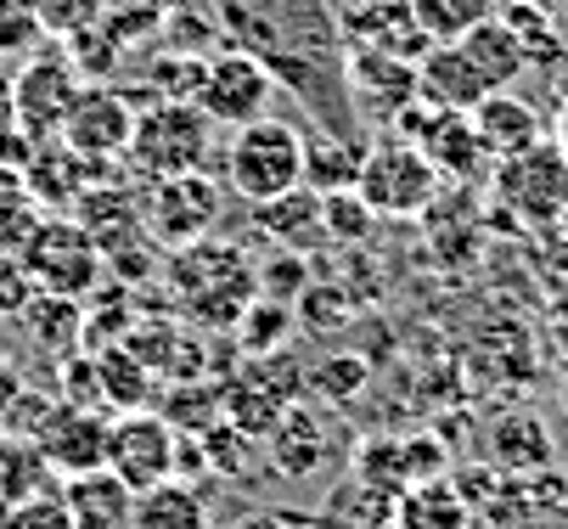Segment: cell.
<instances>
[{"label":"cell","instance_id":"6da1fadb","mask_svg":"<svg viewBox=\"0 0 568 529\" xmlns=\"http://www.w3.org/2000/svg\"><path fill=\"white\" fill-rule=\"evenodd\" d=\"M214 23L225 45L271 68L276 91H287L315 130L366 141L344 85L349 51L338 34L333 0H214Z\"/></svg>","mask_w":568,"mask_h":529},{"label":"cell","instance_id":"7a4b0ae2","mask_svg":"<svg viewBox=\"0 0 568 529\" xmlns=\"http://www.w3.org/2000/svg\"><path fill=\"white\" fill-rule=\"evenodd\" d=\"M220 175L236 197L248 203H271L293 186H304V130L287 119H260L231 130L225 153H220Z\"/></svg>","mask_w":568,"mask_h":529},{"label":"cell","instance_id":"3957f363","mask_svg":"<svg viewBox=\"0 0 568 529\" xmlns=\"http://www.w3.org/2000/svg\"><path fill=\"white\" fill-rule=\"evenodd\" d=\"M130 170L146 181H170V175H197L214 159V124L203 119L197 102H146L135 113L130 135Z\"/></svg>","mask_w":568,"mask_h":529},{"label":"cell","instance_id":"277c9868","mask_svg":"<svg viewBox=\"0 0 568 529\" xmlns=\"http://www.w3.org/2000/svg\"><path fill=\"white\" fill-rule=\"evenodd\" d=\"M355 192H361V203H366L377 220H417V214H428L434 197H439V170L423 159V146L388 135V141L366 146L361 175H355Z\"/></svg>","mask_w":568,"mask_h":529},{"label":"cell","instance_id":"5b68a950","mask_svg":"<svg viewBox=\"0 0 568 529\" xmlns=\"http://www.w3.org/2000/svg\"><path fill=\"white\" fill-rule=\"evenodd\" d=\"M203 119L214 130H242V124H260L271 119V102H276V80L271 68L254 62L248 51L236 45H220L209 62H203V80H197V96Z\"/></svg>","mask_w":568,"mask_h":529},{"label":"cell","instance_id":"8992f818","mask_svg":"<svg viewBox=\"0 0 568 529\" xmlns=\"http://www.w3.org/2000/svg\"><path fill=\"white\" fill-rule=\"evenodd\" d=\"M18 254H23L18 265L29 271V282H34L40 293H57V298L91 293L97 276H102V248H97V237L85 232V225L62 220V214H57V220H40Z\"/></svg>","mask_w":568,"mask_h":529},{"label":"cell","instance_id":"52a82bcc","mask_svg":"<svg viewBox=\"0 0 568 529\" xmlns=\"http://www.w3.org/2000/svg\"><path fill=\"white\" fill-rule=\"evenodd\" d=\"M394 135L412 141V146H423V159L439 170V181H478V175L496 170L467 113H445V108L412 102V108L394 119Z\"/></svg>","mask_w":568,"mask_h":529},{"label":"cell","instance_id":"ba28073f","mask_svg":"<svg viewBox=\"0 0 568 529\" xmlns=\"http://www.w3.org/2000/svg\"><path fill=\"white\" fill-rule=\"evenodd\" d=\"M135 102L119 91V85H85L73 96L57 141L68 146L73 159H85V164H113L130 153V135H135Z\"/></svg>","mask_w":568,"mask_h":529},{"label":"cell","instance_id":"9c48e42d","mask_svg":"<svg viewBox=\"0 0 568 529\" xmlns=\"http://www.w3.org/2000/svg\"><path fill=\"white\" fill-rule=\"evenodd\" d=\"M496 197L513 214L535 220V225L562 220L568 214V153H562L557 141H535L529 153L501 159L496 164Z\"/></svg>","mask_w":568,"mask_h":529},{"label":"cell","instance_id":"30bf717a","mask_svg":"<svg viewBox=\"0 0 568 529\" xmlns=\"http://www.w3.org/2000/svg\"><path fill=\"white\" fill-rule=\"evenodd\" d=\"M175 445H181V434H175L164 417L124 411L119 423H108L102 468H108L124 490H152L158 479H175Z\"/></svg>","mask_w":568,"mask_h":529},{"label":"cell","instance_id":"8fae6325","mask_svg":"<svg viewBox=\"0 0 568 529\" xmlns=\"http://www.w3.org/2000/svg\"><path fill=\"white\" fill-rule=\"evenodd\" d=\"M79 91H85V80L68 62V51H29V62L12 73V124H23L34 141H51Z\"/></svg>","mask_w":568,"mask_h":529},{"label":"cell","instance_id":"7c38bea8","mask_svg":"<svg viewBox=\"0 0 568 529\" xmlns=\"http://www.w3.org/2000/svg\"><path fill=\"white\" fill-rule=\"evenodd\" d=\"M344 85H349V108H355L361 130H394V119L405 108L423 102L417 96V62L383 57V51H349Z\"/></svg>","mask_w":568,"mask_h":529},{"label":"cell","instance_id":"4fadbf2b","mask_svg":"<svg viewBox=\"0 0 568 529\" xmlns=\"http://www.w3.org/2000/svg\"><path fill=\"white\" fill-rule=\"evenodd\" d=\"M220 203H225V192L203 170L197 175L152 181V192H146V232L158 243H170V248H192V243H203L214 232Z\"/></svg>","mask_w":568,"mask_h":529},{"label":"cell","instance_id":"5bb4252c","mask_svg":"<svg viewBox=\"0 0 568 529\" xmlns=\"http://www.w3.org/2000/svg\"><path fill=\"white\" fill-rule=\"evenodd\" d=\"M333 12H338L344 51H383V57L423 62L428 45H434L412 18V0H344Z\"/></svg>","mask_w":568,"mask_h":529},{"label":"cell","instance_id":"9a60e30c","mask_svg":"<svg viewBox=\"0 0 568 529\" xmlns=\"http://www.w3.org/2000/svg\"><path fill=\"white\" fill-rule=\"evenodd\" d=\"M102 450H108V423L91 406H57L40 428V457L51 468L73 474H97L102 468Z\"/></svg>","mask_w":568,"mask_h":529},{"label":"cell","instance_id":"2e32d148","mask_svg":"<svg viewBox=\"0 0 568 529\" xmlns=\"http://www.w3.org/2000/svg\"><path fill=\"white\" fill-rule=\"evenodd\" d=\"M467 119H473V130H478V141H484V153H490V164L518 159V153H529L535 141H546L540 108L524 102L518 91H490Z\"/></svg>","mask_w":568,"mask_h":529},{"label":"cell","instance_id":"e0dca14e","mask_svg":"<svg viewBox=\"0 0 568 529\" xmlns=\"http://www.w3.org/2000/svg\"><path fill=\"white\" fill-rule=\"evenodd\" d=\"M417 96L428 108H445V113H473L484 96H490V85L473 73L462 45H428V57L417 62Z\"/></svg>","mask_w":568,"mask_h":529},{"label":"cell","instance_id":"ac0fdd59","mask_svg":"<svg viewBox=\"0 0 568 529\" xmlns=\"http://www.w3.org/2000/svg\"><path fill=\"white\" fill-rule=\"evenodd\" d=\"M130 507H135V490H124L108 468L73 474L62 490V512L73 529H130Z\"/></svg>","mask_w":568,"mask_h":529},{"label":"cell","instance_id":"d6986e66","mask_svg":"<svg viewBox=\"0 0 568 529\" xmlns=\"http://www.w3.org/2000/svg\"><path fill=\"white\" fill-rule=\"evenodd\" d=\"M271 468L282 479H310L321 462H327V434H321V417L310 406H287L276 423H271Z\"/></svg>","mask_w":568,"mask_h":529},{"label":"cell","instance_id":"ffe728a7","mask_svg":"<svg viewBox=\"0 0 568 529\" xmlns=\"http://www.w3.org/2000/svg\"><path fill=\"white\" fill-rule=\"evenodd\" d=\"M450 45H462V57L473 62V73L490 91H513L518 80H524V68H529V57H524V45H518V34L501 23V12L490 18V23H478L473 34H462V40H450Z\"/></svg>","mask_w":568,"mask_h":529},{"label":"cell","instance_id":"44dd1931","mask_svg":"<svg viewBox=\"0 0 568 529\" xmlns=\"http://www.w3.org/2000/svg\"><path fill=\"white\" fill-rule=\"evenodd\" d=\"M254 220L276 237L282 254H310L315 243H327V225H321V197L310 186H293L271 203H254Z\"/></svg>","mask_w":568,"mask_h":529},{"label":"cell","instance_id":"7402d4cb","mask_svg":"<svg viewBox=\"0 0 568 529\" xmlns=\"http://www.w3.org/2000/svg\"><path fill=\"white\" fill-rule=\"evenodd\" d=\"M209 523V496L192 479H158L152 490H135L130 529H203Z\"/></svg>","mask_w":568,"mask_h":529},{"label":"cell","instance_id":"603a6c76","mask_svg":"<svg viewBox=\"0 0 568 529\" xmlns=\"http://www.w3.org/2000/svg\"><path fill=\"white\" fill-rule=\"evenodd\" d=\"M361 159H366V141L310 130V135H304V186H310L315 197H327V192H355Z\"/></svg>","mask_w":568,"mask_h":529},{"label":"cell","instance_id":"cb8c5ba5","mask_svg":"<svg viewBox=\"0 0 568 529\" xmlns=\"http://www.w3.org/2000/svg\"><path fill=\"white\" fill-rule=\"evenodd\" d=\"M490 457L501 474H540L551 468V428L535 411H507L490 428Z\"/></svg>","mask_w":568,"mask_h":529},{"label":"cell","instance_id":"d4e9b609","mask_svg":"<svg viewBox=\"0 0 568 529\" xmlns=\"http://www.w3.org/2000/svg\"><path fill=\"white\" fill-rule=\"evenodd\" d=\"M388 529H467V501L456 496V485H412L399 496V512Z\"/></svg>","mask_w":568,"mask_h":529},{"label":"cell","instance_id":"484cf974","mask_svg":"<svg viewBox=\"0 0 568 529\" xmlns=\"http://www.w3.org/2000/svg\"><path fill=\"white\" fill-rule=\"evenodd\" d=\"M501 12V0H412V18L434 45H450L462 34H473L478 23H490Z\"/></svg>","mask_w":568,"mask_h":529},{"label":"cell","instance_id":"4316f807","mask_svg":"<svg viewBox=\"0 0 568 529\" xmlns=\"http://www.w3.org/2000/svg\"><path fill=\"white\" fill-rule=\"evenodd\" d=\"M287 327H293L287 305H271V298H254V305L236 316V344L248 349V355H276V349H282V338H287Z\"/></svg>","mask_w":568,"mask_h":529},{"label":"cell","instance_id":"83f0119b","mask_svg":"<svg viewBox=\"0 0 568 529\" xmlns=\"http://www.w3.org/2000/svg\"><path fill=\"white\" fill-rule=\"evenodd\" d=\"M321 225H327V243H366L377 214L361 203V192H327L321 197Z\"/></svg>","mask_w":568,"mask_h":529},{"label":"cell","instance_id":"f1b7e54d","mask_svg":"<svg viewBox=\"0 0 568 529\" xmlns=\"http://www.w3.org/2000/svg\"><path fill=\"white\" fill-rule=\"evenodd\" d=\"M23 322L34 327V338H45L57 349H68L79 338V305L73 298H57V293H34L23 305Z\"/></svg>","mask_w":568,"mask_h":529},{"label":"cell","instance_id":"f546056e","mask_svg":"<svg viewBox=\"0 0 568 529\" xmlns=\"http://www.w3.org/2000/svg\"><path fill=\"white\" fill-rule=\"evenodd\" d=\"M34 12H40L45 40H73L108 18V0H34Z\"/></svg>","mask_w":568,"mask_h":529},{"label":"cell","instance_id":"4dcf8cb0","mask_svg":"<svg viewBox=\"0 0 568 529\" xmlns=\"http://www.w3.org/2000/svg\"><path fill=\"white\" fill-rule=\"evenodd\" d=\"M45 29H40V12L34 0H0V57H29L40 51Z\"/></svg>","mask_w":568,"mask_h":529},{"label":"cell","instance_id":"1f68e13d","mask_svg":"<svg viewBox=\"0 0 568 529\" xmlns=\"http://www.w3.org/2000/svg\"><path fill=\"white\" fill-rule=\"evenodd\" d=\"M361 384H366V360H361V355H327V360L315 366V389L327 395L333 406L349 400Z\"/></svg>","mask_w":568,"mask_h":529},{"label":"cell","instance_id":"d6a6232c","mask_svg":"<svg viewBox=\"0 0 568 529\" xmlns=\"http://www.w3.org/2000/svg\"><path fill=\"white\" fill-rule=\"evenodd\" d=\"M34 153H40V141H34L23 124H0V170L23 175V170L34 164Z\"/></svg>","mask_w":568,"mask_h":529},{"label":"cell","instance_id":"836d02e7","mask_svg":"<svg viewBox=\"0 0 568 529\" xmlns=\"http://www.w3.org/2000/svg\"><path fill=\"white\" fill-rule=\"evenodd\" d=\"M40 287L29 282L23 265H0V316H23V305L34 298Z\"/></svg>","mask_w":568,"mask_h":529},{"label":"cell","instance_id":"e575fe53","mask_svg":"<svg viewBox=\"0 0 568 529\" xmlns=\"http://www.w3.org/2000/svg\"><path fill=\"white\" fill-rule=\"evenodd\" d=\"M236 529H321V518H310V512H293V507H260V512H248Z\"/></svg>","mask_w":568,"mask_h":529},{"label":"cell","instance_id":"d590c367","mask_svg":"<svg viewBox=\"0 0 568 529\" xmlns=\"http://www.w3.org/2000/svg\"><path fill=\"white\" fill-rule=\"evenodd\" d=\"M29 192H23V175H12V170H0V214L7 208H18Z\"/></svg>","mask_w":568,"mask_h":529},{"label":"cell","instance_id":"8d00e7d4","mask_svg":"<svg viewBox=\"0 0 568 529\" xmlns=\"http://www.w3.org/2000/svg\"><path fill=\"white\" fill-rule=\"evenodd\" d=\"M551 344L568 355V293H562L557 305H551Z\"/></svg>","mask_w":568,"mask_h":529},{"label":"cell","instance_id":"74e56055","mask_svg":"<svg viewBox=\"0 0 568 529\" xmlns=\"http://www.w3.org/2000/svg\"><path fill=\"white\" fill-rule=\"evenodd\" d=\"M0 124H12V73L0 68Z\"/></svg>","mask_w":568,"mask_h":529},{"label":"cell","instance_id":"f35d334b","mask_svg":"<svg viewBox=\"0 0 568 529\" xmlns=\"http://www.w3.org/2000/svg\"><path fill=\"white\" fill-rule=\"evenodd\" d=\"M12 395H18V377L7 372V360H0V406H12Z\"/></svg>","mask_w":568,"mask_h":529},{"label":"cell","instance_id":"ab89813d","mask_svg":"<svg viewBox=\"0 0 568 529\" xmlns=\"http://www.w3.org/2000/svg\"><path fill=\"white\" fill-rule=\"evenodd\" d=\"M524 7H535V12H546V18H562L568 0H524Z\"/></svg>","mask_w":568,"mask_h":529},{"label":"cell","instance_id":"60d3db41","mask_svg":"<svg viewBox=\"0 0 568 529\" xmlns=\"http://www.w3.org/2000/svg\"><path fill=\"white\" fill-rule=\"evenodd\" d=\"M557 146H562V153H568V108H562V141H557Z\"/></svg>","mask_w":568,"mask_h":529},{"label":"cell","instance_id":"b9f144b4","mask_svg":"<svg viewBox=\"0 0 568 529\" xmlns=\"http://www.w3.org/2000/svg\"><path fill=\"white\" fill-rule=\"evenodd\" d=\"M562 411H568V384H562Z\"/></svg>","mask_w":568,"mask_h":529},{"label":"cell","instance_id":"7bdbcfd3","mask_svg":"<svg viewBox=\"0 0 568 529\" xmlns=\"http://www.w3.org/2000/svg\"><path fill=\"white\" fill-rule=\"evenodd\" d=\"M203 529H220V523H203Z\"/></svg>","mask_w":568,"mask_h":529},{"label":"cell","instance_id":"ee69618b","mask_svg":"<svg viewBox=\"0 0 568 529\" xmlns=\"http://www.w3.org/2000/svg\"><path fill=\"white\" fill-rule=\"evenodd\" d=\"M333 7H344V0H333Z\"/></svg>","mask_w":568,"mask_h":529},{"label":"cell","instance_id":"f6af8a7d","mask_svg":"<svg viewBox=\"0 0 568 529\" xmlns=\"http://www.w3.org/2000/svg\"><path fill=\"white\" fill-rule=\"evenodd\" d=\"M175 7H181V0H175Z\"/></svg>","mask_w":568,"mask_h":529}]
</instances>
